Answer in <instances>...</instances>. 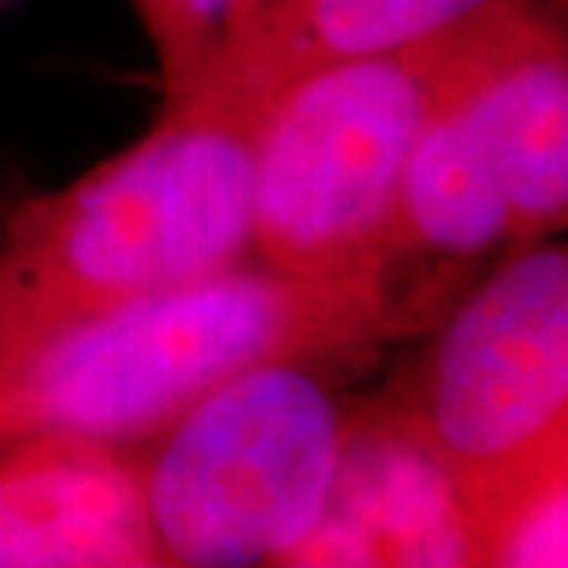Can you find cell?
Returning a JSON list of instances; mask_svg holds the SVG:
<instances>
[{"label": "cell", "instance_id": "9a60e30c", "mask_svg": "<svg viewBox=\"0 0 568 568\" xmlns=\"http://www.w3.org/2000/svg\"><path fill=\"white\" fill-rule=\"evenodd\" d=\"M111 568H181V566H174L171 559H164L159 549H152V552H145V556L126 559V562H121V566H111Z\"/></svg>", "mask_w": 568, "mask_h": 568}, {"label": "cell", "instance_id": "8fae6325", "mask_svg": "<svg viewBox=\"0 0 568 568\" xmlns=\"http://www.w3.org/2000/svg\"><path fill=\"white\" fill-rule=\"evenodd\" d=\"M155 48L168 104L183 102L212 63L227 32L231 0H130Z\"/></svg>", "mask_w": 568, "mask_h": 568}, {"label": "cell", "instance_id": "30bf717a", "mask_svg": "<svg viewBox=\"0 0 568 568\" xmlns=\"http://www.w3.org/2000/svg\"><path fill=\"white\" fill-rule=\"evenodd\" d=\"M506 241H511L506 196L465 104L452 92L448 67L443 99L407 159L395 219V256L429 253L470 260Z\"/></svg>", "mask_w": 568, "mask_h": 568}, {"label": "cell", "instance_id": "8992f818", "mask_svg": "<svg viewBox=\"0 0 568 568\" xmlns=\"http://www.w3.org/2000/svg\"><path fill=\"white\" fill-rule=\"evenodd\" d=\"M452 92L506 196L511 244L544 241L568 209L566 36L528 0H496L455 26Z\"/></svg>", "mask_w": 568, "mask_h": 568}, {"label": "cell", "instance_id": "5bb4252c", "mask_svg": "<svg viewBox=\"0 0 568 568\" xmlns=\"http://www.w3.org/2000/svg\"><path fill=\"white\" fill-rule=\"evenodd\" d=\"M263 0H231V13H227V32H224V44L234 39L241 29H244L250 17L256 13V7H260ZM222 44V48H224Z\"/></svg>", "mask_w": 568, "mask_h": 568}, {"label": "cell", "instance_id": "5b68a950", "mask_svg": "<svg viewBox=\"0 0 568 568\" xmlns=\"http://www.w3.org/2000/svg\"><path fill=\"white\" fill-rule=\"evenodd\" d=\"M405 410L448 467L484 547L518 496L566 467V246H521L455 306L420 402Z\"/></svg>", "mask_w": 568, "mask_h": 568}, {"label": "cell", "instance_id": "52a82bcc", "mask_svg": "<svg viewBox=\"0 0 568 568\" xmlns=\"http://www.w3.org/2000/svg\"><path fill=\"white\" fill-rule=\"evenodd\" d=\"M152 549L142 470L126 448H0V568H111Z\"/></svg>", "mask_w": 568, "mask_h": 568}, {"label": "cell", "instance_id": "277c9868", "mask_svg": "<svg viewBox=\"0 0 568 568\" xmlns=\"http://www.w3.org/2000/svg\"><path fill=\"white\" fill-rule=\"evenodd\" d=\"M345 429L306 364L224 379L140 465L155 549L181 568H272L328 506Z\"/></svg>", "mask_w": 568, "mask_h": 568}, {"label": "cell", "instance_id": "3957f363", "mask_svg": "<svg viewBox=\"0 0 568 568\" xmlns=\"http://www.w3.org/2000/svg\"><path fill=\"white\" fill-rule=\"evenodd\" d=\"M452 51L455 26L320 67L268 99L250 190L256 263L320 282L392 278L407 159L443 99Z\"/></svg>", "mask_w": 568, "mask_h": 568}, {"label": "cell", "instance_id": "6da1fadb", "mask_svg": "<svg viewBox=\"0 0 568 568\" xmlns=\"http://www.w3.org/2000/svg\"><path fill=\"white\" fill-rule=\"evenodd\" d=\"M388 278L320 282L241 263L200 282L0 342V448L152 439L260 364H313L398 332Z\"/></svg>", "mask_w": 568, "mask_h": 568}, {"label": "cell", "instance_id": "4fadbf2b", "mask_svg": "<svg viewBox=\"0 0 568 568\" xmlns=\"http://www.w3.org/2000/svg\"><path fill=\"white\" fill-rule=\"evenodd\" d=\"M272 568H383L364 521L328 499L320 521L272 562Z\"/></svg>", "mask_w": 568, "mask_h": 568}, {"label": "cell", "instance_id": "7c38bea8", "mask_svg": "<svg viewBox=\"0 0 568 568\" xmlns=\"http://www.w3.org/2000/svg\"><path fill=\"white\" fill-rule=\"evenodd\" d=\"M484 568H568L566 467L499 515L484 544Z\"/></svg>", "mask_w": 568, "mask_h": 568}, {"label": "cell", "instance_id": "7a4b0ae2", "mask_svg": "<svg viewBox=\"0 0 568 568\" xmlns=\"http://www.w3.org/2000/svg\"><path fill=\"white\" fill-rule=\"evenodd\" d=\"M263 111L190 95L0 234V342L227 272L250 256Z\"/></svg>", "mask_w": 568, "mask_h": 568}, {"label": "cell", "instance_id": "9c48e42d", "mask_svg": "<svg viewBox=\"0 0 568 568\" xmlns=\"http://www.w3.org/2000/svg\"><path fill=\"white\" fill-rule=\"evenodd\" d=\"M332 499L364 521L383 568H484L462 493L407 410L345 429Z\"/></svg>", "mask_w": 568, "mask_h": 568}, {"label": "cell", "instance_id": "ba28073f", "mask_svg": "<svg viewBox=\"0 0 568 568\" xmlns=\"http://www.w3.org/2000/svg\"><path fill=\"white\" fill-rule=\"evenodd\" d=\"M489 3L496 0H263L190 95L265 114L287 82L328 63L410 48Z\"/></svg>", "mask_w": 568, "mask_h": 568}]
</instances>
